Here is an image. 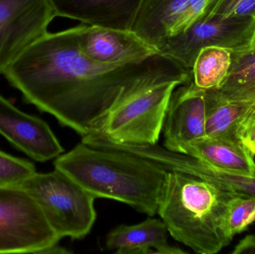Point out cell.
<instances>
[{
    "label": "cell",
    "mask_w": 255,
    "mask_h": 254,
    "mask_svg": "<svg viewBox=\"0 0 255 254\" xmlns=\"http://www.w3.org/2000/svg\"><path fill=\"white\" fill-rule=\"evenodd\" d=\"M79 28L46 33L3 75L27 103L82 137L143 86L166 79L192 80V70L159 53L137 64L94 62L79 50Z\"/></svg>",
    "instance_id": "6da1fadb"
},
{
    "label": "cell",
    "mask_w": 255,
    "mask_h": 254,
    "mask_svg": "<svg viewBox=\"0 0 255 254\" xmlns=\"http://www.w3.org/2000/svg\"><path fill=\"white\" fill-rule=\"evenodd\" d=\"M96 198L125 203L148 216L157 214L167 171L139 157L81 143L54 162Z\"/></svg>",
    "instance_id": "7a4b0ae2"
},
{
    "label": "cell",
    "mask_w": 255,
    "mask_h": 254,
    "mask_svg": "<svg viewBox=\"0 0 255 254\" xmlns=\"http://www.w3.org/2000/svg\"><path fill=\"white\" fill-rule=\"evenodd\" d=\"M235 195L201 177L168 172L157 214L174 240L195 253L216 254L231 243L222 231V218Z\"/></svg>",
    "instance_id": "3957f363"
},
{
    "label": "cell",
    "mask_w": 255,
    "mask_h": 254,
    "mask_svg": "<svg viewBox=\"0 0 255 254\" xmlns=\"http://www.w3.org/2000/svg\"><path fill=\"white\" fill-rule=\"evenodd\" d=\"M35 200L60 239L81 240L92 229L96 198L74 179L55 169L33 174L20 185Z\"/></svg>",
    "instance_id": "277c9868"
},
{
    "label": "cell",
    "mask_w": 255,
    "mask_h": 254,
    "mask_svg": "<svg viewBox=\"0 0 255 254\" xmlns=\"http://www.w3.org/2000/svg\"><path fill=\"white\" fill-rule=\"evenodd\" d=\"M183 84L166 79L143 86L112 109L89 134L122 144H157L171 95Z\"/></svg>",
    "instance_id": "5b68a950"
},
{
    "label": "cell",
    "mask_w": 255,
    "mask_h": 254,
    "mask_svg": "<svg viewBox=\"0 0 255 254\" xmlns=\"http://www.w3.org/2000/svg\"><path fill=\"white\" fill-rule=\"evenodd\" d=\"M60 240L25 189L0 187V254H44Z\"/></svg>",
    "instance_id": "8992f818"
},
{
    "label": "cell",
    "mask_w": 255,
    "mask_h": 254,
    "mask_svg": "<svg viewBox=\"0 0 255 254\" xmlns=\"http://www.w3.org/2000/svg\"><path fill=\"white\" fill-rule=\"evenodd\" d=\"M255 31V19L221 16L198 18L183 32L163 40L158 53L170 58L192 70L201 49L220 46L232 51L251 46Z\"/></svg>",
    "instance_id": "52a82bcc"
},
{
    "label": "cell",
    "mask_w": 255,
    "mask_h": 254,
    "mask_svg": "<svg viewBox=\"0 0 255 254\" xmlns=\"http://www.w3.org/2000/svg\"><path fill=\"white\" fill-rule=\"evenodd\" d=\"M56 16L49 0H0V74L48 32Z\"/></svg>",
    "instance_id": "ba28073f"
},
{
    "label": "cell",
    "mask_w": 255,
    "mask_h": 254,
    "mask_svg": "<svg viewBox=\"0 0 255 254\" xmlns=\"http://www.w3.org/2000/svg\"><path fill=\"white\" fill-rule=\"evenodd\" d=\"M162 131L163 146L179 153L186 145L207 137L205 90L193 80L178 85L172 92Z\"/></svg>",
    "instance_id": "9c48e42d"
},
{
    "label": "cell",
    "mask_w": 255,
    "mask_h": 254,
    "mask_svg": "<svg viewBox=\"0 0 255 254\" xmlns=\"http://www.w3.org/2000/svg\"><path fill=\"white\" fill-rule=\"evenodd\" d=\"M0 134L34 161L46 162L64 153V148L47 123L28 114L0 95Z\"/></svg>",
    "instance_id": "30bf717a"
},
{
    "label": "cell",
    "mask_w": 255,
    "mask_h": 254,
    "mask_svg": "<svg viewBox=\"0 0 255 254\" xmlns=\"http://www.w3.org/2000/svg\"><path fill=\"white\" fill-rule=\"evenodd\" d=\"M79 50L88 59L103 64L141 63L158 54L133 30L80 25Z\"/></svg>",
    "instance_id": "8fae6325"
},
{
    "label": "cell",
    "mask_w": 255,
    "mask_h": 254,
    "mask_svg": "<svg viewBox=\"0 0 255 254\" xmlns=\"http://www.w3.org/2000/svg\"><path fill=\"white\" fill-rule=\"evenodd\" d=\"M208 0H143L133 27L157 49L167 37L185 31L202 13Z\"/></svg>",
    "instance_id": "7c38bea8"
},
{
    "label": "cell",
    "mask_w": 255,
    "mask_h": 254,
    "mask_svg": "<svg viewBox=\"0 0 255 254\" xmlns=\"http://www.w3.org/2000/svg\"><path fill=\"white\" fill-rule=\"evenodd\" d=\"M57 16L88 25L132 30L143 0H49Z\"/></svg>",
    "instance_id": "4fadbf2b"
},
{
    "label": "cell",
    "mask_w": 255,
    "mask_h": 254,
    "mask_svg": "<svg viewBox=\"0 0 255 254\" xmlns=\"http://www.w3.org/2000/svg\"><path fill=\"white\" fill-rule=\"evenodd\" d=\"M167 228L160 219L149 218L133 225H121L110 231L106 248L118 254H184L168 242Z\"/></svg>",
    "instance_id": "5bb4252c"
},
{
    "label": "cell",
    "mask_w": 255,
    "mask_h": 254,
    "mask_svg": "<svg viewBox=\"0 0 255 254\" xmlns=\"http://www.w3.org/2000/svg\"><path fill=\"white\" fill-rule=\"evenodd\" d=\"M182 153L223 171L255 174V156L241 141L206 137L186 145Z\"/></svg>",
    "instance_id": "9a60e30c"
},
{
    "label": "cell",
    "mask_w": 255,
    "mask_h": 254,
    "mask_svg": "<svg viewBox=\"0 0 255 254\" xmlns=\"http://www.w3.org/2000/svg\"><path fill=\"white\" fill-rule=\"evenodd\" d=\"M206 134L211 138L240 141V128L255 110V104L230 101L216 89L205 90Z\"/></svg>",
    "instance_id": "2e32d148"
},
{
    "label": "cell",
    "mask_w": 255,
    "mask_h": 254,
    "mask_svg": "<svg viewBox=\"0 0 255 254\" xmlns=\"http://www.w3.org/2000/svg\"><path fill=\"white\" fill-rule=\"evenodd\" d=\"M215 89L230 101L255 104V47L232 51L229 73Z\"/></svg>",
    "instance_id": "e0dca14e"
},
{
    "label": "cell",
    "mask_w": 255,
    "mask_h": 254,
    "mask_svg": "<svg viewBox=\"0 0 255 254\" xmlns=\"http://www.w3.org/2000/svg\"><path fill=\"white\" fill-rule=\"evenodd\" d=\"M232 52L220 46L201 49L192 68L193 84L203 90L217 89L230 70Z\"/></svg>",
    "instance_id": "ac0fdd59"
},
{
    "label": "cell",
    "mask_w": 255,
    "mask_h": 254,
    "mask_svg": "<svg viewBox=\"0 0 255 254\" xmlns=\"http://www.w3.org/2000/svg\"><path fill=\"white\" fill-rule=\"evenodd\" d=\"M184 173L211 181L237 195L255 199V174L247 175L223 171L193 156L189 158Z\"/></svg>",
    "instance_id": "d6986e66"
},
{
    "label": "cell",
    "mask_w": 255,
    "mask_h": 254,
    "mask_svg": "<svg viewBox=\"0 0 255 254\" xmlns=\"http://www.w3.org/2000/svg\"><path fill=\"white\" fill-rule=\"evenodd\" d=\"M255 222V199L244 195L232 197L225 209L221 228L225 237L232 242L237 234L245 231Z\"/></svg>",
    "instance_id": "ffe728a7"
},
{
    "label": "cell",
    "mask_w": 255,
    "mask_h": 254,
    "mask_svg": "<svg viewBox=\"0 0 255 254\" xmlns=\"http://www.w3.org/2000/svg\"><path fill=\"white\" fill-rule=\"evenodd\" d=\"M36 172L32 163L0 150V187L19 186Z\"/></svg>",
    "instance_id": "44dd1931"
},
{
    "label": "cell",
    "mask_w": 255,
    "mask_h": 254,
    "mask_svg": "<svg viewBox=\"0 0 255 254\" xmlns=\"http://www.w3.org/2000/svg\"><path fill=\"white\" fill-rule=\"evenodd\" d=\"M211 16L255 19V0H208L198 18Z\"/></svg>",
    "instance_id": "7402d4cb"
},
{
    "label": "cell",
    "mask_w": 255,
    "mask_h": 254,
    "mask_svg": "<svg viewBox=\"0 0 255 254\" xmlns=\"http://www.w3.org/2000/svg\"><path fill=\"white\" fill-rule=\"evenodd\" d=\"M238 137L240 141L255 156V110L241 124Z\"/></svg>",
    "instance_id": "603a6c76"
},
{
    "label": "cell",
    "mask_w": 255,
    "mask_h": 254,
    "mask_svg": "<svg viewBox=\"0 0 255 254\" xmlns=\"http://www.w3.org/2000/svg\"><path fill=\"white\" fill-rule=\"evenodd\" d=\"M233 254H255V235L247 236L232 252Z\"/></svg>",
    "instance_id": "cb8c5ba5"
},
{
    "label": "cell",
    "mask_w": 255,
    "mask_h": 254,
    "mask_svg": "<svg viewBox=\"0 0 255 254\" xmlns=\"http://www.w3.org/2000/svg\"><path fill=\"white\" fill-rule=\"evenodd\" d=\"M70 252L67 251V249L64 248L60 247L58 245L52 246L50 249H48L44 254H69Z\"/></svg>",
    "instance_id": "d4e9b609"
},
{
    "label": "cell",
    "mask_w": 255,
    "mask_h": 254,
    "mask_svg": "<svg viewBox=\"0 0 255 254\" xmlns=\"http://www.w3.org/2000/svg\"><path fill=\"white\" fill-rule=\"evenodd\" d=\"M251 46H253V47H255V31L254 37H253V43H252Z\"/></svg>",
    "instance_id": "484cf974"
}]
</instances>
